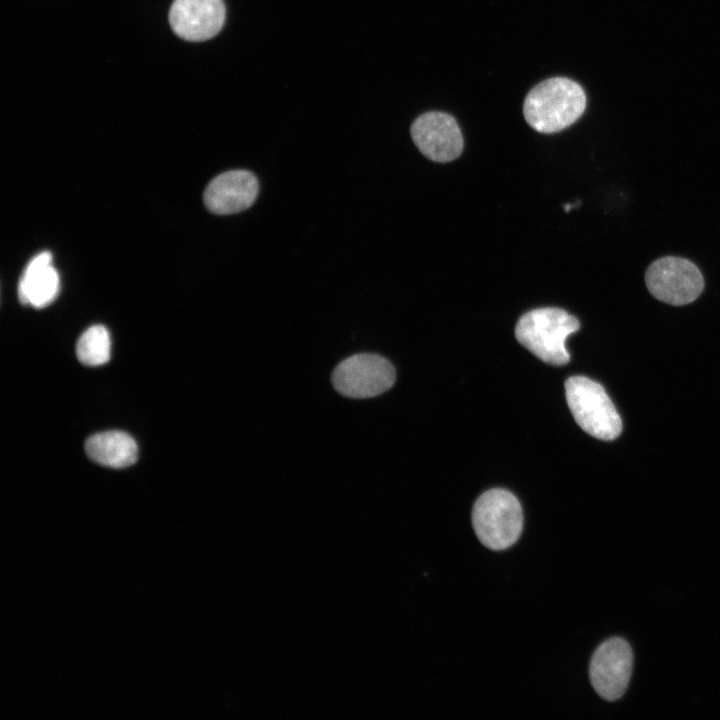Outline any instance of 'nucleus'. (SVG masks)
<instances>
[{"mask_svg": "<svg viewBox=\"0 0 720 720\" xmlns=\"http://www.w3.org/2000/svg\"><path fill=\"white\" fill-rule=\"evenodd\" d=\"M259 193V182L254 173L236 169L213 178L203 194L206 208L213 214H236L250 208Z\"/></svg>", "mask_w": 720, "mask_h": 720, "instance_id": "nucleus-9", "label": "nucleus"}, {"mask_svg": "<svg viewBox=\"0 0 720 720\" xmlns=\"http://www.w3.org/2000/svg\"><path fill=\"white\" fill-rule=\"evenodd\" d=\"M580 328L579 321L563 309L545 307L523 314L515 327L518 342L543 362L561 366L569 362L565 343Z\"/></svg>", "mask_w": 720, "mask_h": 720, "instance_id": "nucleus-2", "label": "nucleus"}, {"mask_svg": "<svg viewBox=\"0 0 720 720\" xmlns=\"http://www.w3.org/2000/svg\"><path fill=\"white\" fill-rule=\"evenodd\" d=\"M396 379L395 369L384 357L359 353L342 360L332 372L335 390L349 398L364 399L389 390Z\"/></svg>", "mask_w": 720, "mask_h": 720, "instance_id": "nucleus-5", "label": "nucleus"}, {"mask_svg": "<svg viewBox=\"0 0 720 720\" xmlns=\"http://www.w3.org/2000/svg\"><path fill=\"white\" fill-rule=\"evenodd\" d=\"M472 525L479 541L501 551L512 546L523 528L520 502L510 491L494 488L484 492L472 510Z\"/></svg>", "mask_w": 720, "mask_h": 720, "instance_id": "nucleus-3", "label": "nucleus"}, {"mask_svg": "<svg viewBox=\"0 0 720 720\" xmlns=\"http://www.w3.org/2000/svg\"><path fill=\"white\" fill-rule=\"evenodd\" d=\"M568 407L576 423L589 435L614 440L622 431V420L605 389L585 376H572L565 382Z\"/></svg>", "mask_w": 720, "mask_h": 720, "instance_id": "nucleus-4", "label": "nucleus"}, {"mask_svg": "<svg viewBox=\"0 0 720 720\" xmlns=\"http://www.w3.org/2000/svg\"><path fill=\"white\" fill-rule=\"evenodd\" d=\"M60 289V278L52 254L43 251L31 259L18 284V298L24 305L43 308L52 303Z\"/></svg>", "mask_w": 720, "mask_h": 720, "instance_id": "nucleus-11", "label": "nucleus"}, {"mask_svg": "<svg viewBox=\"0 0 720 720\" xmlns=\"http://www.w3.org/2000/svg\"><path fill=\"white\" fill-rule=\"evenodd\" d=\"M110 334L106 327L94 325L85 330L76 345L78 360L86 366H100L109 361Z\"/></svg>", "mask_w": 720, "mask_h": 720, "instance_id": "nucleus-13", "label": "nucleus"}, {"mask_svg": "<svg viewBox=\"0 0 720 720\" xmlns=\"http://www.w3.org/2000/svg\"><path fill=\"white\" fill-rule=\"evenodd\" d=\"M633 653L620 637L605 640L595 650L589 666L590 682L596 693L615 701L625 693L632 674Z\"/></svg>", "mask_w": 720, "mask_h": 720, "instance_id": "nucleus-7", "label": "nucleus"}, {"mask_svg": "<svg viewBox=\"0 0 720 720\" xmlns=\"http://www.w3.org/2000/svg\"><path fill=\"white\" fill-rule=\"evenodd\" d=\"M411 137L419 151L435 162H449L463 150L461 130L450 114L431 111L418 116L410 128Z\"/></svg>", "mask_w": 720, "mask_h": 720, "instance_id": "nucleus-8", "label": "nucleus"}, {"mask_svg": "<svg viewBox=\"0 0 720 720\" xmlns=\"http://www.w3.org/2000/svg\"><path fill=\"white\" fill-rule=\"evenodd\" d=\"M85 451L91 460L110 468L128 467L138 458L135 440L122 431H106L89 437Z\"/></svg>", "mask_w": 720, "mask_h": 720, "instance_id": "nucleus-12", "label": "nucleus"}, {"mask_svg": "<svg viewBox=\"0 0 720 720\" xmlns=\"http://www.w3.org/2000/svg\"><path fill=\"white\" fill-rule=\"evenodd\" d=\"M586 108L581 86L571 79L544 80L527 94L523 114L526 122L540 133L559 132L578 120Z\"/></svg>", "mask_w": 720, "mask_h": 720, "instance_id": "nucleus-1", "label": "nucleus"}, {"mask_svg": "<svg viewBox=\"0 0 720 720\" xmlns=\"http://www.w3.org/2000/svg\"><path fill=\"white\" fill-rule=\"evenodd\" d=\"M645 282L656 299L675 306L693 302L704 288L699 268L688 259L676 256L654 261L646 271Z\"/></svg>", "mask_w": 720, "mask_h": 720, "instance_id": "nucleus-6", "label": "nucleus"}, {"mask_svg": "<svg viewBox=\"0 0 720 720\" xmlns=\"http://www.w3.org/2000/svg\"><path fill=\"white\" fill-rule=\"evenodd\" d=\"M225 20L222 0H174L169 22L174 33L188 41H204L214 37Z\"/></svg>", "mask_w": 720, "mask_h": 720, "instance_id": "nucleus-10", "label": "nucleus"}, {"mask_svg": "<svg viewBox=\"0 0 720 720\" xmlns=\"http://www.w3.org/2000/svg\"><path fill=\"white\" fill-rule=\"evenodd\" d=\"M573 207H575V205L565 204V205H564V210H565L566 212H569V211L571 210V208H573Z\"/></svg>", "mask_w": 720, "mask_h": 720, "instance_id": "nucleus-14", "label": "nucleus"}]
</instances>
